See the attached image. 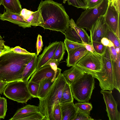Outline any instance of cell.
Instances as JSON below:
<instances>
[{
	"label": "cell",
	"mask_w": 120,
	"mask_h": 120,
	"mask_svg": "<svg viewBox=\"0 0 120 120\" xmlns=\"http://www.w3.org/2000/svg\"><path fill=\"white\" fill-rule=\"evenodd\" d=\"M38 9L41 10L44 21L39 26L64 34L69 27V17L62 4L52 0H41Z\"/></svg>",
	"instance_id": "obj_1"
},
{
	"label": "cell",
	"mask_w": 120,
	"mask_h": 120,
	"mask_svg": "<svg viewBox=\"0 0 120 120\" xmlns=\"http://www.w3.org/2000/svg\"><path fill=\"white\" fill-rule=\"evenodd\" d=\"M34 55L19 54L11 50L0 55V81L9 82L21 80L25 68Z\"/></svg>",
	"instance_id": "obj_2"
},
{
	"label": "cell",
	"mask_w": 120,
	"mask_h": 120,
	"mask_svg": "<svg viewBox=\"0 0 120 120\" xmlns=\"http://www.w3.org/2000/svg\"><path fill=\"white\" fill-rule=\"evenodd\" d=\"M67 83L62 73L57 76L44 98L39 99L40 111L45 116L44 120H53V111L60 101L62 93Z\"/></svg>",
	"instance_id": "obj_3"
},
{
	"label": "cell",
	"mask_w": 120,
	"mask_h": 120,
	"mask_svg": "<svg viewBox=\"0 0 120 120\" xmlns=\"http://www.w3.org/2000/svg\"><path fill=\"white\" fill-rule=\"evenodd\" d=\"M73 96L79 102H88L95 88L94 78L86 73L70 85Z\"/></svg>",
	"instance_id": "obj_4"
},
{
	"label": "cell",
	"mask_w": 120,
	"mask_h": 120,
	"mask_svg": "<svg viewBox=\"0 0 120 120\" xmlns=\"http://www.w3.org/2000/svg\"><path fill=\"white\" fill-rule=\"evenodd\" d=\"M103 69L94 76L99 82V85L103 90L112 91L115 88L112 60L107 47L105 51L101 56Z\"/></svg>",
	"instance_id": "obj_5"
},
{
	"label": "cell",
	"mask_w": 120,
	"mask_h": 120,
	"mask_svg": "<svg viewBox=\"0 0 120 120\" xmlns=\"http://www.w3.org/2000/svg\"><path fill=\"white\" fill-rule=\"evenodd\" d=\"M108 0H103L96 7L87 9L83 12L75 24L79 27L90 31L92 25L101 16L104 15L108 6Z\"/></svg>",
	"instance_id": "obj_6"
},
{
	"label": "cell",
	"mask_w": 120,
	"mask_h": 120,
	"mask_svg": "<svg viewBox=\"0 0 120 120\" xmlns=\"http://www.w3.org/2000/svg\"><path fill=\"white\" fill-rule=\"evenodd\" d=\"M28 81L20 80L9 82L4 90V95L9 99L18 103L26 104L32 98L28 88Z\"/></svg>",
	"instance_id": "obj_7"
},
{
	"label": "cell",
	"mask_w": 120,
	"mask_h": 120,
	"mask_svg": "<svg viewBox=\"0 0 120 120\" xmlns=\"http://www.w3.org/2000/svg\"><path fill=\"white\" fill-rule=\"evenodd\" d=\"M108 0V7L104 15L105 21L120 40V0Z\"/></svg>",
	"instance_id": "obj_8"
},
{
	"label": "cell",
	"mask_w": 120,
	"mask_h": 120,
	"mask_svg": "<svg viewBox=\"0 0 120 120\" xmlns=\"http://www.w3.org/2000/svg\"><path fill=\"white\" fill-rule=\"evenodd\" d=\"M86 73L94 76L103 69L101 56L97 53L88 52L76 65Z\"/></svg>",
	"instance_id": "obj_9"
},
{
	"label": "cell",
	"mask_w": 120,
	"mask_h": 120,
	"mask_svg": "<svg viewBox=\"0 0 120 120\" xmlns=\"http://www.w3.org/2000/svg\"><path fill=\"white\" fill-rule=\"evenodd\" d=\"M109 120H120V113L117 109V103L112 94V91L101 90Z\"/></svg>",
	"instance_id": "obj_10"
},
{
	"label": "cell",
	"mask_w": 120,
	"mask_h": 120,
	"mask_svg": "<svg viewBox=\"0 0 120 120\" xmlns=\"http://www.w3.org/2000/svg\"><path fill=\"white\" fill-rule=\"evenodd\" d=\"M107 26L104 15L101 16L92 25L90 31L91 41L100 42L101 39L105 37Z\"/></svg>",
	"instance_id": "obj_11"
},
{
	"label": "cell",
	"mask_w": 120,
	"mask_h": 120,
	"mask_svg": "<svg viewBox=\"0 0 120 120\" xmlns=\"http://www.w3.org/2000/svg\"><path fill=\"white\" fill-rule=\"evenodd\" d=\"M55 72L49 65L43 66L35 71L28 81L34 82L39 84L42 79L45 78L51 79L53 82L55 80Z\"/></svg>",
	"instance_id": "obj_12"
},
{
	"label": "cell",
	"mask_w": 120,
	"mask_h": 120,
	"mask_svg": "<svg viewBox=\"0 0 120 120\" xmlns=\"http://www.w3.org/2000/svg\"><path fill=\"white\" fill-rule=\"evenodd\" d=\"M59 43V41H56L50 43L48 46L45 47L42 53L38 57L36 71L52 58Z\"/></svg>",
	"instance_id": "obj_13"
},
{
	"label": "cell",
	"mask_w": 120,
	"mask_h": 120,
	"mask_svg": "<svg viewBox=\"0 0 120 120\" xmlns=\"http://www.w3.org/2000/svg\"><path fill=\"white\" fill-rule=\"evenodd\" d=\"M0 19L3 21H8L23 28L31 27V26L20 14L14 13L7 10L3 14L0 13Z\"/></svg>",
	"instance_id": "obj_14"
},
{
	"label": "cell",
	"mask_w": 120,
	"mask_h": 120,
	"mask_svg": "<svg viewBox=\"0 0 120 120\" xmlns=\"http://www.w3.org/2000/svg\"><path fill=\"white\" fill-rule=\"evenodd\" d=\"M66 60L67 66L68 67L76 65L77 63L88 52L84 46L79 47L67 51Z\"/></svg>",
	"instance_id": "obj_15"
},
{
	"label": "cell",
	"mask_w": 120,
	"mask_h": 120,
	"mask_svg": "<svg viewBox=\"0 0 120 120\" xmlns=\"http://www.w3.org/2000/svg\"><path fill=\"white\" fill-rule=\"evenodd\" d=\"M86 73L75 65L65 70L62 74L67 82L71 85Z\"/></svg>",
	"instance_id": "obj_16"
},
{
	"label": "cell",
	"mask_w": 120,
	"mask_h": 120,
	"mask_svg": "<svg viewBox=\"0 0 120 120\" xmlns=\"http://www.w3.org/2000/svg\"><path fill=\"white\" fill-rule=\"evenodd\" d=\"M60 105L62 113V120H73L78 110V109L73 101L61 104Z\"/></svg>",
	"instance_id": "obj_17"
},
{
	"label": "cell",
	"mask_w": 120,
	"mask_h": 120,
	"mask_svg": "<svg viewBox=\"0 0 120 120\" xmlns=\"http://www.w3.org/2000/svg\"><path fill=\"white\" fill-rule=\"evenodd\" d=\"M38 58L37 55L36 54L27 64L23 71L22 80L28 82L29 79L36 71L37 66Z\"/></svg>",
	"instance_id": "obj_18"
},
{
	"label": "cell",
	"mask_w": 120,
	"mask_h": 120,
	"mask_svg": "<svg viewBox=\"0 0 120 120\" xmlns=\"http://www.w3.org/2000/svg\"><path fill=\"white\" fill-rule=\"evenodd\" d=\"M115 88L120 92V53L117 54V59L112 60Z\"/></svg>",
	"instance_id": "obj_19"
},
{
	"label": "cell",
	"mask_w": 120,
	"mask_h": 120,
	"mask_svg": "<svg viewBox=\"0 0 120 120\" xmlns=\"http://www.w3.org/2000/svg\"><path fill=\"white\" fill-rule=\"evenodd\" d=\"M1 4L6 10L14 13L20 14L22 9L19 0H2Z\"/></svg>",
	"instance_id": "obj_20"
},
{
	"label": "cell",
	"mask_w": 120,
	"mask_h": 120,
	"mask_svg": "<svg viewBox=\"0 0 120 120\" xmlns=\"http://www.w3.org/2000/svg\"><path fill=\"white\" fill-rule=\"evenodd\" d=\"M38 111H40L38 106L27 105L18 110L9 120H16L18 118L30 113Z\"/></svg>",
	"instance_id": "obj_21"
},
{
	"label": "cell",
	"mask_w": 120,
	"mask_h": 120,
	"mask_svg": "<svg viewBox=\"0 0 120 120\" xmlns=\"http://www.w3.org/2000/svg\"><path fill=\"white\" fill-rule=\"evenodd\" d=\"M53 82L49 78L44 79L41 80L39 83L38 98L40 99L44 97Z\"/></svg>",
	"instance_id": "obj_22"
},
{
	"label": "cell",
	"mask_w": 120,
	"mask_h": 120,
	"mask_svg": "<svg viewBox=\"0 0 120 120\" xmlns=\"http://www.w3.org/2000/svg\"><path fill=\"white\" fill-rule=\"evenodd\" d=\"M69 26L71 28L75 29L85 44H91L90 36L88 35L85 30L82 28L78 27L72 19L69 20Z\"/></svg>",
	"instance_id": "obj_23"
},
{
	"label": "cell",
	"mask_w": 120,
	"mask_h": 120,
	"mask_svg": "<svg viewBox=\"0 0 120 120\" xmlns=\"http://www.w3.org/2000/svg\"><path fill=\"white\" fill-rule=\"evenodd\" d=\"M31 26H37L44 23L40 10L33 12L29 18L26 20Z\"/></svg>",
	"instance_id": "obj_24"
},
{
	"label": "cell",
	"mask_w": 120,
	"mask_h": 120,
	"mask_svg": "<svg viewBox=\"0 0 120 120\" xmlns=\"http://www.w3.org/2000/svg\"><path fill=\"white\" fill-rule=\"evenodd\" d=\"M73 101V97L71 92L70 85L67 82L63 89L60 104H64Z\"/></svg>",
	"instance_id": "obj_25"
},
{
	"label": "cell",
	"mask_w": 120,
	"mask_h": 120,
	"mask_svg": "<svg viewBox=\"0 0 120 120\" xmlns=\"http://www.w3.org/2000/svg\"><path fill=\"white\" fill-rule=\"evenodd\" d=\"M64 34L66 39L74 42L85 44L80 37L73 28L69 27L65 31Z\"/></svg>",
	"instance_id": "obj_26"
},
{
	"label": "cell",
	"mask_w": 120,
	"mask_h": 120,
	"mask_svg": "<svg viewBox=\"0 0 120 120\" xmlns=\"http://www.w3.org/2000/svg\"><path fill=\"white\" fill-rule=\"evenodd\" d=\"M65 50L64 43L62 41H59L57 48L51 59L57 60L58 62H60L63 59Z\"/></svg>",
	"instance_id": "obj_27"
},
{
	"label": "cell",
	"mask_w": 120,
	"mask_h": 120,
	"mask_svg": "<svg viewBox=\"0 0 120 120\" xmlns=\"http://www.w3.org/2000/svg\"><path fill=\"white\" fill-rule=\"evenodd\" d=\"M105 37L112 42L115 48L120 47V40L108 26L106 30Z\"/></svg>",
	"instance_id": "obj_28"
},
{
	"label": "cell",
	"mask_w": 120,
	"mask_h": 120,
	"mask_svg": "<svg viewBox=\"0 0 120 120\" xmlns=\"http://www.w3.org/2000/svg\"><path fill=\"white\" fill-rule=\"evenodd\" d=\"M45 118L44 115L40 111L30 113L18 118L19 120H42Z\"/></svg>",
	"instance_id": "obj_29"
},
{
	"label": "cell",
	"mask_w": 120,
	"mask_h": 120,
	"mask_svg": "<svg viewBox=\"0 0 120 120\" xmlns=\"http://www.w3.org/2000/svg\"><path fill=\"white\" fill-rule=\"evenodd\" d=\"M66 1L68 5H72L78 8L87 9V0H64L63 3H65Z\"/></svg>",
	"instance_id": "obj_30"
},
{
	"label": "cell",
	"mask_w": 120,
	"mask_h": 120,
	"mask_svg": "<svg viewBox=\"0 0 120 120\" xmlns=\"http://www.w3.org/2000/svg\"><path fill=\"white\" fill-rule=\"evenodd\" d=\"M75 104L79 110L90 114V112L93 108L92 105L91 103L89 102H78Z\"/></svg>",
	"instance_id": "obj_31"
},
{
	"label": "cell",
	"mask_w": 120,
	"mask_h": 120,
	"mask_svg": "<svg viewBox=\"0 0 120 120\" xmlns=\"http://www.w3.org/2000/svg\"><path fill=\"white\" fill-rule=\"evenodd\" d=\"M64 44L65 50L67 51L79 47L84 46V44L76 42L65 39Z\"/></svg>",
	"instance_id": "obj_32"
},
{
	"label": "cell",
	"mask_w": 120,
	"mask_h": 120,
	"mask_svg": "<svg viewBox=\"0 0 120 120\" xmlns=\"http://www.w3.org/2000/svg\"><path fill=\"white\" fill-rule=\"evenodd\" d=\"M27 85L29 90L32 98H38L39 84L34 82L28 81Z\"/></svg>",
	"instance_id": "obj_33"
},
{
	"label": "cell",
	"mask_w": 120,
	"mask_h": 120,
	"mask_svg": "<svg viewBox=\"0 0 120 120\" xmlns=\"http://www.w3.org/2000/svg\"><path fill=\"white\" fill-rule=\"evenodd\" d=\"M91 42L95 52L101 56L103 54L105 51L106 47L101 42L91 41Z\"/></svg>",
	"instance_id": "obj_34"
},
{
	"label": "cell",
	"mask_w": 120,
	"mask_h": 120,
	"mask_svg": "<svg viewBox=\"0 0 120 120\" xmlns=\"http://www.w3.org/2000/svg\"><path fill=\"white\" fill-rule=\"evenodd\" d=\"M7 103L6 98H0V118L4 119L7 110Z\"/></svg>",
	"instance_id": "obj_35"
},
{
	"label": "cell",
	"mask_w": 120,
	"mask_h": 120,
	"mask_svg": "<svg viewBox=\"0 0 120 120\" xmlns=\"http://www.w3.org/2000/svg\"><path fill=\"white\" fill-rule=\"evenodd\" d=\"M90 114L82 112L78 109L76 116L73 120H93Z\"/></svg>",
	"instance_id": "obj_36"
},
{
	"label": "cell",
	"mask_w": 120,
	"mask_h": 120,
	"mask_svg": "<svg viewBox=\"0 0 120 120\" xmlns=\"http://www.w3.org/2000/svg\"><path fill=\"white\" fill-rule=\"evenodd\" d=\"M53 114V120H62V113L60 103L55 106Z\"/></svg>",
	"instance_id": "obj_37"
},
{
	"label": "cell",
	"mask_w": 120,
	"mask_h": 120,
	"mask_svg": "<svg viewBox=\"0 0 120 120\" xmlns=\"http://www.w3.org/2000/svg\"><path fill=\"white\" fill-rule=\"evenodd\" d=\"M11 50L14 52L21 54L32 55H34L36 54L35 53L30 52L26 49L19 46H16L13 48H11Z\"/></svg>",
	"instance_id": "obj_38"
},
{
	"label": "cell",
	"mask_w": 120,
	"mask_h": 120,
	"mask_svg": "<svg viewBox=\"0 0 120 120\" xmlns=\"http://www.w3.org/2000/svg\"><path fill=\"white\" fill-rule=\"evenodd\" d=\"M43 46L42 36L40 34H38L37 37L36 45V54L37 56L42 50Z\"/></svg>",
	"instance_id": "obj_39"
},
{
	"label": "cell",
	"mask_w": 120,
	"mask_h": 120,
	"mask_svg": "<svg viewBox=\"0 0 120 120\" xmlns=\"http://www.w3.org/2000/svg\"><path fill=\"white\" fill-rule=\"evenodd\" d=\"M103 0H87V9L95 8L102 2Z\"/></svg>",
	"instance_id": "obj_40"
},
{
	"label": "cell",
	"mask_w": 120,
	"mask_h": 120,
	"mask_svg": "<svg viewBox=\"0 0 120 120\" xmlns=\"http://www.w3.org/2000/svg\"><path fill=\"white\" fill-rule=\"evenodd\" d=\"M107 47L109 50L112 60L114 61H116L117 59V54L116 51L114 46Z\"/></svg>",
	"instance_id": "obj_41"
},
{
	"label": "cell",
	"mask_w": 120,
	"mask_h": 120,
	"mask_svg": "<svg viewBox=\"0 0 120 120\" xmlns=\"http://www.w3.org/2000/svg\"><path fill=\"white\" fill-rule=\"evenodd\" d=\"M33 12L26 9L23 8L22 9L20 15L26 21Z\"/></svg>",
	"instance_id": "obj_42"
},
{
	"label": "cell",
	"mask_w": 120,
	"mask_h": 120,
	"mask_svg": "<svg viewBox=\"0 0 120 120\" xmlns=\"http://www.w3.org/2000/svg\"><path fill=\"white\" fill-rule=\"evenodd\" d=\"M100 42L104 45L106 47H110L114 46L112 42L105 37L102 38Z\"/></svg>",
	"instance_id": "obj_43"
},
{
	"label": "cell",
	"mask_w": 120,
	"mask_h": 120,
	"mask_svg": "<svg viewBox=\"0 0 120 120\" xmlns=\"http://www.w3.org/2000/svg\"><path fill=\"white\" fill-rule=\"evenodd\" d=\"M84 47L88 51L94 53H96L92 44L85 43Z\"/></svg>",
	"instance_id": "obj_44"
},
{
	"label": "cell",
	"mask_w": 120,
	"mask_h": 120,
	"mask_svg": "<svg viewBox=\"0 0 120 120\" xmlns=\"http://www.w3.org/2000/svg\"><path fill=\"white\" fill-rule=\"evenodd\" d=\"M9 83L0 81V94H2L3 93L5 87Z\"/></svg>",
	"instance_id": "obj_45"
},
{
	"label": "cell",
	"mask_w": 120,
	"mask_h": 120,
	"mask_svg": "<svg viewBox=\"0 0 120 120\" xmlns=\"http://www.w3.org/2000/svg\"><path fill=\"white\" fill-rule=\"evenodd\" d=\"M5 42L4 40H0V50L3 49L7 46L4 44Z\"/></svg>",
	"instance_id": "obj_46"
},
{
	"label": "cell",
	"mask_w": 120,
	"mask_h": 120,
	"mask_svg": "<svg viewBox=\"0 0 120 120\" xmlns=\"http://www.w3.org/2000/svg\"><path fill=\"white\" fill-rule=\"evenodd\" d=\"M11 48L7 46L3 49L0 50V55L4 52L11 50Z\"/></svg>",
	"instance_id": "obj_47"
},
{
	"label": "cell",
	"mask_w": 120,
	"mask_h": 120,
	"mask_svg": "<svg viewBox=\"0 0 120 120\" xmlns=\"http://www.w3.org/2000/svg\"><path fill=\"white\" fill-rule=\"evenodd\" d=\"M120 47H117L115 48L117 54L120 53Z\"/></svg>",
	"instance_id": "obj_48"
},
{
	"label": "cell",
	"mask_w": 120,
	"mask_h": 120,
	"mask_svg": "<svg viewBox=\"0 0 120 120\" xmlns=\"http://www.w3.org/2000/svg\"><path fill=\"white\" fill-rule=\"evenodd\" d=\"M2 0H0V5H1V4Z\"/></svg>",
	"instance_id": "obj_49"
},
{
	"label": "cell",
	"mask_w": 120,
	"mask_h": 120,
	"mask_svg": "<svg viewBox=\"0 0 120 120\" xmlns=\"http://www.w3.org/2000/svg\"><path fill=\"white\" fill-rule=\"evenodd\" d=\"M3 39V38L0 35V40L2 39Z\"/></svg>",
	"instance_id": "obj_50"
},
{
	"label": "cell",
	"mask_w": 120,
	"mask_h": 120,
	"mask_svg": "<svg viewBox=\"0 0 120 120\" xmlns=\"http://www.w3.org/2000/svg\"></svg>",
	"instance_id": "obj_51"
},
{
	"label": "cell",
	"mask_w": 120,
	"mask_h": 120,
	"mask_svg": "<svg viewBox=\"0 0 120 120\" xmlns=\"http://www.w3.org/2000/svg\"></svg>",
	"instance_id": "obj_52"
}]
</instances>
